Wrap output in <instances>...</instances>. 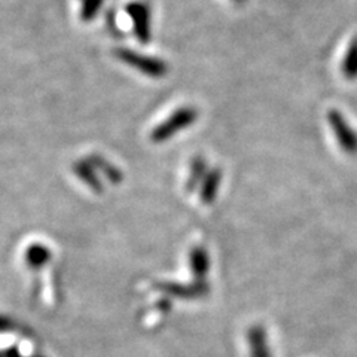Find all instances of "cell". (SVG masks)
<instances>
[{
  "label": "cell",
  "mask_w": 357,
  "mask_h": 357,
  "mask_svg": "<svg viewBox=\"0 0 357 357\" xmlns=\"http://www.w3.org/2000/svg\"><path fill=\"white\" fill-rule=\"evenodd\" d=\"M198 119V110L192 106H183L174 110L173 114L156 126L151 132V140L153 143H162L174 137L177 132L191 127Z\"/></svg>",
  "instance_id": "cell-1"
},
{
  "label": "cell",
  "mask_w": 357,
  "mask_h": 357,
  "mask_svg": "<svg viewBox=\"0 0 357 357\" xmlns=\"http://www.w3.org/2000/svg\"><path fill=\"white\" fill-rule=\"evenodd\" d=\"M118 57L128 66L134 67V69H137L140 73L149 77H155V79L164 77L169 73V64L162 61L161 59L149 57V55H143L130 50H119Z\"/></svg>",
  "instance_id": "cell-2"
},
{
  "label": "cell",
  "mask_w": 357,
  "mask_h": 357,
  "mask_svg": "<svg viewBox=\"0 0 357 357\" xmlns=\"http://www.w3.org/2000/svg\"><path fill=\"white\" fill-rule=\"evenodd\" d=\"M328 122L338 140L340 148L349 155H357V132L349 124L347 119L344 118L340 110H329L328 112Z\"/></svg>",
  "instance_id": "cell-3"
},
{
  "label": "cell",
  "mask_w": 357,
  "mask_h": 357,
  "mask_svg": "<svg viewBox=\"0 0 357 357\" xmlns=\"http://www.w3.org/2000/svg\"><path fill=\"white\" fill-rule=\"evenodd\" d=\"M127 13L134 22V33L140 43H148L152 38L151 9L143 2H132L127 6Z\"/></svg>",
  "instance_id": "cell-4"
},
{
  "label": "cell",
  "mask_w": 357,
  "mask_h": 357,
  "mask_svg": "<svg viewBox=\"0 0 357 357\" xmlns=\"http://www.w3.org/2000/svg\"><path fill=\"white\" fill-rule=\"evenodd\" d=\"M220 178H222L220 170L215 169L208 172L203 178V182H201V199H203L206 204H210L211 201L216 198L218 189L220 185Z\"/></svg>",
  "instance_id": "cell-5"
},
{
  "label": "cell",
  "mask_w": 357,
  "mask_h": 357,
  "mask_svg": "<svg viewBox=\"0 0 357 357\" xmlns=\"http://www.w3.org/2000/svg\"><path fill=\"white\" fill-rule=\"evenodd\" d=\"M341 73L349 81L357 79V36L350 42L341 64Z\"/></svg>",
  "instance_id": "cell-6"
},
{
  "label": "cell",
  "mask_w": 357,
  "mask_h": 357,
  "mask_svg": "<svg viewBox=\"0 0 357 357\" xmlns=\"http://www.w3.org/2000/svg\"><path fill=\"white\" fill-rule=\"evenodd\" d=\"M206 167H207V162L203 156H195L191 162V173H189V178H188V189H194L198 183L203 182V178L207 174Z\"/></svg>",
  "instance_id": "cell-7"
},
{
  "label": "cell",
  "mask_w": 357,
  "mask_h": 357,
  "mask_svg": "<svg viewBox=\"0 0 357 357\" xmlns=\"http://www.w3.org/2000/svg\"><path fill=\"white\" fill-rule=\"evenodd\" d=\"M232 2L236 3V5H243V3L245 2V0H232Z\"/></svg>",
  "instance_id": "cell-8"
}]
</instances>
